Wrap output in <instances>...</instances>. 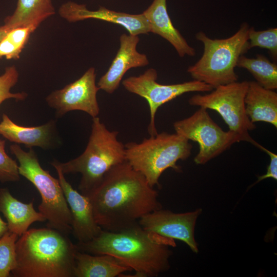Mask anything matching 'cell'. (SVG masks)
Returning a JSON list of instances; mask_svg holds the SVG:
<instances>
[{"mask_svg":"<svg viewBox=\"0 0 277 277\" xmlns=\"http://www.w3.org/2000/svg\"><path fill=\"white\" fill-rule=\"evenodd\" d=\"M7 231H8L7 223L3 220L0 214V238Z\"/></svg>","mask_w":277,"mask_h":277,"instance_id":"cell-29","label":"cell"},{"mask_svg":"<svg viewBox=\"0 0 277 277\" xmlns=\"http://www.w3.org/2000/svg\"><path fill=\"white\" fill-rule=\"evenodd\" d=\"M248 47H260L267 49L273 62L277 60V28H271L265 30L256 31L249 27Z\"/></svg>","mask_w":277,"mask_h":277,"instance_id":"cell-24","label":"cell"},{"mask_svg":"<svg viewBox=\"0 0 277 277\" xmlns=\"http://www.w3.org/2000/svg\"><path fill=\"white\" fill-rule=\"evenodd\" d=\"M157 73L150 68L138 76H130L122 82L126 90L145 98L150 110L148 132L150 136L157 134L155 115L159 107L179 96L190 92H209L213 88L203 82L194 80L182 83L164 85L156 82Z\"/></svg>","mask_w":277,"mask_h":277,"instance_id":"cell-10","label":"cell"},{"mask_svg":"<svg viewBox=\"0 0 277 277\" xmlns=\"http://www.w3.org/2000/svg\"><path fill=\"white\" fill-rule=\"evenodd\" d=\"M255 146L269 155L270 157V163L267 167L266 173L262 175L258 176L257 181L252 185L250 186L248 189L266 179L272 178L275 180H277V155L261 146L258 143Z\"/></svg>","mask_w":277,"mask_h":277,"instance_id":"cell-28","label":"cell"},{"mask_svg":"<svg viewBox=\"0 0 277 277\" xmlns=\"http://www.w3.org/2000/svg\"><path fill=\"white\" fill-rule=\"evenodd\" d=\"M22 50L7 34L0 42V58L5 57L7 60L18 59Z\"/></svg>","mask_w":277,"mask_h":277,"instance_id":"cell-27","label":"cell"},{"mask_svg":"<svg viewBox=\"0 0 277 277\" xmlns=\"http://www.w3.org/2000/svg\"><path fill=\"white\" fill-rule=\"evenodd\" d=\"M0 135L11 142L24 144L29 148L38 147L48 150L61 143L56 122L53 120L41 126L26 127L15 124L4 113L0 122Z\"/></svg>","mask_w":277,"mask_h":277,"instance_id":"cell-16","label":"cell"},{"mask_svg":"<svg viewBox=\"0 0 277 277\" xmlns=\"http://www.w3.org/2000/svg\"><path fill=\"white\" fill-rule=\"evenodd\" d=\"M0 212L7 220L8 231L20 236L33 223L46 219L33 207V201L24 203L14 197L7 188H0Z\"/></svg>","mask_w":277,"mask_h":277,"instance_id":"cell-18","label":"cell"},{"mask_svg":"<svg viewBox=\"0 0 277 277\" xmlns=\"http://www.w3.org/2000/svg\"><path fill=\"white\" fill-rule=\"evenodd\" d=\"M52 0H17L13 13L4 19V25L12 28L34 25L55 14Z\"/></svg>","mask_w":277,"mask_h":277,"instance_id":"cell-21","label":"cell"},{"mask_svg":"<svg viewBox=\"0 0 277 277\" xmlns=\"http://www.w3.org/2000/svg\"><path fill=\"white\" fill-rule=\"evenodd\" d=\"M18 77L19 73L14 65L5 68L4 73L0 76V105L7 99L24 101L27 98L28 95L26 92L12 93L10 91L17 83Z\"/></svg>","mask_w":277,"mask_h":277,"instance_id":"cell-25","label":"cell"},{"mask_svg":"<svg viewBox=\"0 0 277 277\" xmlns=\"http://www.w3.org/2000/svg\"><path fill=\"white\" fill-rule=\"evenodd\" d=\"M10 150L18 160L20 175L30 181L41 195L38 209L46 218L47 227L69 235L72 231L71 212L58 179L42 167L32 148L26 152L14 144Z\"/></svg>","mask_w":277,"mask_h":277,"instance_id":"cell-7","label":"cell"},{"mask_svg":"<svg viewBox=\"0 0 277 277\" xmlns=\"http://www.w3.org/2000/svg\"><path fill=\"white\" fill-rule=\"evenodd\" d=\"M248 81H238L220 85L205 95L197 94L188 100L189 105L216 111L228 125L229 130L254 146L257 143L249 135V131L255 128L246 114L245 97Z\"/></svg>","mask_w":277,"mask_h":277,"instance_id":"cell-8","label":"cell"},{"mask_svg":"<svg viewBox=\"0 0 277 277\" xmlns=\"http://www.w3.org/2000/svg\"><path fill=\"white\" fill-rule=\"evenodd\" d=\"M202 209L184 213H175L162 208L143 216L139 225L148 232L186 243L194 253L199 252L194 238L196 220Z\"/></svg>","mask_w":277,"mask_h":277,"instance_id":"cell-12","label":"cell"},{"mask_svg":"<svg viewBox=\"0 0 277 277\" xmlns=\"http://www.w3.org/2000/svg\"><path fill=\"white\" fill-rule=\"evenodd\" d=\"M175 133L197 142L199 151L194 159L197 165H204L242 141L234 132L224 131L211 118L207 109L200 107L188 117L173 124Z\"/></svg>","mask_w":277,"mask_h":277,"instance_id":"cell-9","label":"cell"},{"mask_svg":"<svg viewBox=\"0 0 277 277\" xmlns=\"http://www.w3.org/2000/svg\"><path fill=\"white\" fill-rule=\"evenodd\" d=\"M87 196L96 222L109 231L134 226L143 216L162 208L157 191L126 161L111 168Z\"/></svg>","mask_w":277,"mask_h":277,"instance_id":"cell-1","label":"cell"},{"mask_svg":"<svg viewBox=\"0 0 277 277\" xmlns=\"http://www.w3.org/2000/svg\"><path fill=\"white\" fill-rule=\"evenodd\" d=\"M192 148L189 140L181 135L163 132L140 143L126 144L125 160L154 187L160 186L159 179L166 169L181 171L176 163L187 159Z\"/></svg>","mask_w":277,"mask_h":277,"instance_id":"cell-6","label":"cell"},{"mask_svg":"<svg viewBox=\"0 0 277 277\" xmlns=\"http://www.w3.org/2000/svg\"><path fill=\"white\" fill-rule=\"evenodd\" d=\"M50 164L56 171L71 212V233L78 242L90 241L103 229L96 222L89 197L73 188L58 166L52 162Z\"/></svg>","mask_w":277,"mask_h":277,"instance_id":"cell-13","label":"cell"},{"mask_svg":"<svg viewBox=\"0 0 277 277\" xmlns=\"http://www.w3.org/2000/svg\"><path fill=\"white\" fill-rule=\"evenodd\" d=\"M74 277H116L132 270L109 254H91L77 251Z\"/></svg>","mask_w":277,"mask_h":277,"instance_id":"cell-20","label":"cell"},{"mask_svg":"<svg viewBox=\"0 0 277 277\" xmlns=\"http://www.w3.org/2000/svg\"><path fill=\"white\" fill-rule=\"evenodd\" d=\"M95 77V69L91 67L78 79L46 97L48 106L55 110L56 118L74 110L84 111L92 118L98 115L96 95L100 89L96 85Z\"/></svg>","mask_w":277,"mask_h":277,"instance_id":"cell-11","label":"cell"},{"mask_svg":"<svg viewBox=\"0 0 277 277\" xmlns=\"http://www.w3.org/2000/svg\"><path fill=\"white\" fill-rule=\"evenodd\" d=\"M236 67L248 71L263 87L274 90L277 88V65L266 56L257 54L255 58H249L241 55L238 61Z\"/></svg>","mask_w":277,"mask_h":277,"instance_id":"cell-22","label":"cell"},{"mask_svg":"<svg viewBox=\"0 0 277 277\" xmlns=\"http://www.w3.org/2000/svg\"><path fill=\"white\" fill-rule=\"evenodd\" d=\"M18 238L16 234L8 231L0 238V277L10 276L16 267Z\"/></svg>","mask_w":277,"mask_h":277,"instance_id":"cell-23","label":"cell"},{"mask_svg":"<svg viewBox=\"0 0 277 277\" xmlns=\"http://www.w3.org/2000/svg\"><path fill=\"white\" fill-rule=\"evenodd\" d=\"M5 141L0 140V182H17L20 180L18 165L6 152Z\"/></svg>","mask_w":277,"mask_h":277,"instance_id":"cell-26","label":"cell"},{"mask_svg":"<svg viewBox=\"0 0 277 277\" xmlns=\"http://www.w3.org/2000/svg\"><path fill=\"white\" fill-rule=\"evenodd\" d=\"M143 14L149 24L150 32L167 41L174 48L179 56L195 55L194 48L188 44L173 26L167 11V0H153Z\"/></svg>","mask_w":277,"mask_h":277,"instance_id":"cell-17","label":"cell"},{"mask_svg":"<svg viewBox=\"0 0 277 277\" xmlns=\"http://www.w3.org/2000/svg\"><path fill=\"white\" fill-rule=\"evenodd\" d=\"M75 245L81 252L117 258L135 272L133 276L156 277L170 269V247L176 244L174 240L148 232L138 223L118 231L102 230L90 241Z\"/></svg>","mask_w":277,"mask_h":277,"instance_id":"cell-2","label":"cell"},{"mask_svg":"<svg viewBox=\"0 0 277 277\" xmlns=\"http://www.w3.org/2000/svg\"><path fill=\"white\" fill-rule=\"evenodd\" d=\"M249 27L243 23L236 33L223 39H212L203 31L197 32L195 38L203 43L204 52L198 61L188 68L191 77L213 88L238 81L234 69L239 57L249 50Z\"/></svg>","mask_w":277,"mask_h":277,"instance_id":"cell-5","label":"cell"},{"mask_svg":"<svg viewBox=\"0 0 277 277\" xmlns=\"http://www.w3.org/2000/svg\"><path fill=\"white\" fill-rule=\"evenodd\" d=\"M138 35L123 34L120 37V46L107 71L100 78L97 86L109 94L119 87L123 77L131 69L149 64L147 56L136 50Z\"/></svg>","mask_w":277,"mask_h":277,"instance_id":"cell-15","label":"cell"},{"mask_svg":"<svg viewBox=\"0 0 277 277\" xmlns=\"http://www.w3.org/2000/svg\"><path fill=\"white\" fill-rule=\"evenodd\" d=\"M13 28L5 25L0 26V42L7 35V34Z\"/></svg>","mask_w":277,"mask_h":277,"instance_id":"cell-30","label":"cell"},{"mask_svg":"<svg viewBox=\"0 0 277 277\" xmlns=\"http://www.w3.org/2000/svg\"><path fill=\"white\" fill-rule=\"evenodd\" d=\"M16 242L14 277H74L77 249L68 237L49 228H31Z\"/></svg>","mask_w":277,"mask_h":277,"instance_id":"cell-3","label":"cell"},{"mask_svg":"<svg viewBox=\"0 0 277 277\" xmlns=\"http://www.w3.org/2000/svg\"><path fill=\"white\" fill-rule=\"evenodd\" d=\"M61 17L70 22L93 18L116 24L124 27L129 34L138 35L150 32L149 24L142 13L132 14L117 12L100 6L96 10H88L86 6L69 1L58 10Z\"/></svg>","mask_w":277,"mask_h":277,"instance_id":"cell-14","label":"cell"},{"mask_svg":"<svg viewBox=\"0 0 277 277\" xmlns=\"http://www.w3.org/2000/svg\"><path fill=\"white\" fill-rule=\"evenodd\" d=\"M118 132L110 131L98 117L92 118L91 133L84 151L65 163L55 164L65 174L80 173V192L88 196L113 166L126 161L125 145L117 139Z\"/></svg>","mask_w":277,"mask_h":277,"instance_id":"cell-4","label":"cell"},{"mask_svg":"<svg viewBox=\"0 0 277 277\" xmlns=\"http://www.w3.org/2000/svg\"><path fill=\"white\" fill-rule=\"evenodd\" d=\"M246 114L254 124L264 122L277 128V93L267 89L255 81L248 82L245 97Z\"/></svg>","mask_w":277,"mask_h":277,"instance_id":"cell-19","label":"cell"}]
</instances>
